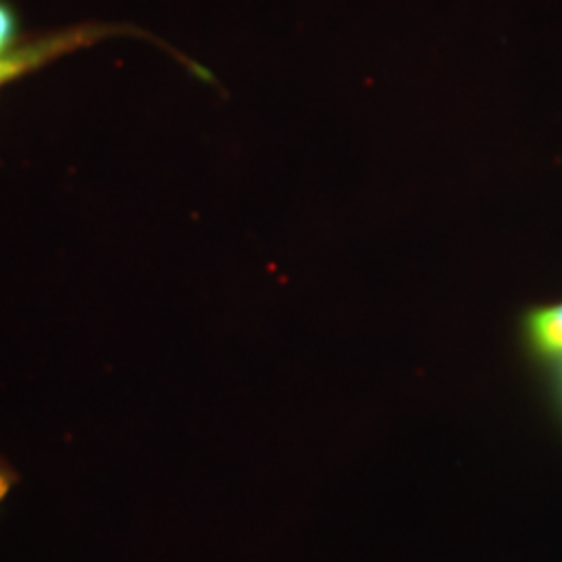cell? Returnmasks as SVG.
I'll return each instance as SVG.
<instances>
[{
  "instance_id": "obj_1",
  "label": "cell",
  "mask_w": 562,
  "mask_h": 562,
  "mask_svg": "<svg viewBox=\"0 0 562 562\" xmlns=\"http://www.w3.org/2000/svg\"><path fill=\"white\" fill-rule=\"evenodd\" d=\"M15 18H13V11L0 2V83L2 81L11 80L15 76H20L21 71L34 67L36 63L48 59V53L50 48H57V46H67V42L76 41H57L46 42L41 46H34V48H27L23 53L18 55H7L11 44L15 41Z\"/></svg>"
},
{
  "instance_id": "obj_3",
  "label": "cell",
  "mask_w": 562,
  "mask_h": 562,
  "mask_svg": "<svg viewBox=\"0 0 562 562\" xmlns=\"http://www.w3.org/2000/svg\"><path fill=\"white\" fill-rule=\"evenodd\" d=\"M18 482H20L18 471L9 464L7 459L0 457V506L7 503V498L11 496V492H13V487L18 485Z\"/></svg>"
},
{
  "instance_id": "obj_2",
  "label": "cell",
  "mask_w": 562,
  "mask_h": 562,
  "mask_svg": "<svg viewBox=\"0 0 562 562\" xmlns=\"http://www.w3.org/2000/svg\"><path fill=\"white\" fill-rule=\"evenodd\" d=\"M527 331L536 350L548 357H562V302L533 311L527 319Z\"/></svg>"
}]
</instances>
